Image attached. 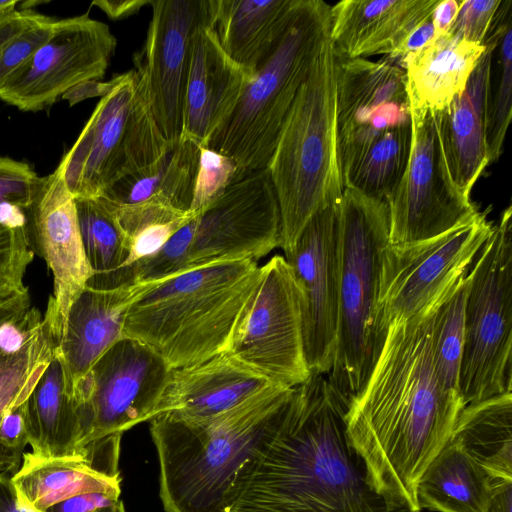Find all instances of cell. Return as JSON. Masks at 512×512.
I'll list each match as a JSON object with an SVG mask.
<instances>
[{
    "label": "cell",
    "mask_w": 512,
    "mask_h": 512,
    "mask_svg": "<svg viewBox=\"0 0 512 512\" xmlns=\"http://www.w3.org/2000/svg\"><path fill=\"white\" fill-rule=\"evenodd\" d=\"M30 305L28 290L0 301V326L9 320L22 317L30 309Z\"/></svg>",
    "instance_id": "50"
},
{
    "label": "cell",
    "mask_w": 512,
    "mask_h": 512,
    "mask_svg": "<svg viewBox=\"0 0 512 512\" xmlns=\"http://www.w3.org/2000/svg\"><path fill=\"white\" fill-rule=\"evenodd\" d=\"M56 342L42 319L15 353L0 352V424L7 412L25 402L49 366ZM0 473H8L0 455Z\"/></svg>",
    "instance_id": "34"
},
{
    "label": "cell",
    "mask_w": 512,
    "mask_h": 512,
    "mask_svg": "<svg viewBox=\"0 0 512 512\" xmlns=\"http://www.w3.org/2000/svg\"><path fill=\"white\" fill-rule=\"evenodd\" d=\"M487 512H512V481H497Z\"/></svg>",
    "instance_id": "52"
},
{
    "label": "cell",
    "mask_w": 512,
    "mask_h": 512,
    "mask_svg": "<svg viewBox=\"0 0 512 512\" xmlns=\"http://www.w3.org/2000/svg\"><path fill=\"white\" fill-rule=\"evenodd\" d=\"M24 227H12L0 218V301L24 292V275L32 262Z\"/></svg>",
    "instance_id": "37"
},
{
    "label": "cell",
    "mask_w": 512,
    "mask_h": 512,
    "mask_svg": "<svg viewBox=\"0 0 512 512\" xmlns=\"http://www.w3.org/2000/svg\"><path fill=\"white\" fill-rule=\"evenodd\" d=\"M117 46L104 22L88 13L57 20L53 33L0 88V99L22 111L51 106L72 87L101 80Z\"/></svg>",
    "instance_id": "15"
},
{
    "label": "cell",
    "mask_w": 512,
    "mask_h": 512,
    "mask_svg": "<svg viewBox=\"0 0 512 512\" xmlns=\"http://www.w3.org/2000/svg\"><path fill=\"white\" fill-rule=\"evenodd\" d=\"M120 500L106 493H85L57 503L45 512H97L99 509L112 505Z\"/></svg>",
    "instance_id": "45"
},
{
    "label": "cell",
    "mask_w": 512,
    "mask_h": 512,
    "mask_svg": "<svg viewBox=\"0 0 512 512\" xmlns=\"http://www.w3.org/2000/svg\"><path fill=\"white\" fill-rule=\"evenodd\" d=\"M411 148L406 169L387 198L389 243L441 235L480 211L453 183L443 154L436 113L410 106Z\"/></svg>",
    "instance_id": "13"
},
{
    "label": "cell",
    "mask_w": 512,
    "mask_h": 512,
    "mask_svg": "<svg viewBox=\"0 0 512 512\" xmlns=\"http://www.w3.org/2000/svg\"><path fill=\"white\" fill-rule=\"evenodd\" d=\"M28 245L42 257L53 275L44 321L57 338L74 299L86 287L92 270L85 256L75 198L68 190L61 167L41 177L29 206L23 209Z\"/></svg>",
    "instance_id": "18"
},
{
    "label": "cell",
    "mask_w": 512,
    "mask_h": 512,
    "mask_svg": "<svg viewBox=\"0 0 512 512\" xmlns=\"http://www.w3.org/2000/svg\"><path fill=\"white\" fill-rule=\"evenodd\" d=\"M144 282L108 290L85 287L71 304L55 339V355L64 375L65 390L73 400L78 383L114 343L123 338L128 308Z\"/></svg>",
    "instance_id": "21"
},
{
    "label": "cell",
    "mask_w": 512,
    "mask_h": 512,
    "mask_svg": "<svg viewBox=\"0 0 512 512\" xmlns=\"http://www.w3.org/2000/svg\"><path fill=\"white\" fill-rule=\"evenodd\" d=\"M336 58L337 131L343 177L386 134L411 125V113L405 72L399 66L386 58Z\"/></svg>",
    "instance_id": "17"
},
{
    "label": "cell",
    "mask_w": 512,
    "mask_h": 512,
    "mask_svg": "<svg viewBox=\"0 0 512 512\" xmlns=\"http://www.w3.org/2000/svg\"><path fill=\"white\" fill-rule=\"evenodd\" d=\"M299 0H213V27L224 52L251 74L268 59Z\"/></svg>",
    "instance_id": "25"
},
{
    "label": "cell",
    "mask_w": 512,
    "mask_h": 512,
    "mask_svg": "<svg viewBox=\"0 0 512 512\" xmlns=\"http://www.w3.org/2000/svg\"><path fill=\"white\" fill-rule=\"evenodd\" d=\"M496 482L449 439L418 481L417 504L436 512H487Z\"/></svg>",
    "instance_id": "27"
},
{
    "label": "cell",
    "mask_w": 512,
    "mask_h": 512,
    "mask_svg": "<svg viewBox=\"0 0 512 512\" xmlns=\"http://www.w3.org/2000/svg\"><path fill=\"white\" fill-rule=\"evenodd\" d=\"M330 7L322 0L298 1L279 43L207 141L205 147L232 159L235 181L267 168L298 91L329 37Z\"/></svg>",
    "instance_id": "6"
},
{
    "label": "cell",
    "mask_w": 512,
    "mask_h": 512,
    "mask_svg": "<svg viewBox=\"0 0 512 512\" xmlns=\"http://www.w3.org/2000/svg\"><path fill=\"white\" fill-rule=\"evenodd\" d=\"M338 212V326L327 376L349 404L363 389L383 346L376 308L382 252L389 244V207L386 200L344 188Z\"/></svg>",
    "instance_id": "7"
},
{
    "label": "cell",
    "mask_w": 512,
    "mask_h": 512,
    "mask_svg": "<svg viewBox=\"0 0 512 512\" xmlns=\"http://www.w3.org/2000/svg\"><path fill=\"white\" fill-rule=\"evenodd\" d=\"M0 512H34L19 503L11 478L6 473H0Z\"/></svg>",
    "instance_id": "51"
},
{
    "label": "cell",
    "mask_w": 512,
    "mask_h": 512,
    "mask_svg": "<svg viewBox=\"0 0 512 512\" xmlns=\"http://www.w3.org/2000/svg\"><path fill=\"white\" fill-rule=\"evenodd\" d=\"M56 21L44 15L0 51V88L5 80L49 39Z\"/></svg>",
    "instance_id": "39"
},
{
    "label": "cell",
    "mask_w": 512,
    "mask_h": 512,
    "mask_svg": "<svg viewBox=\"0 0 512 512\" xmlns=\"http://www.w3.org/2000/svg\"><path fill=\"white\" fill-rule=\"evenodd\" d=\"M171 372L157 353L133 338L123 337L104 352L73 394L81 456L153 419Z\"/></svg>",
    "instance_id": "12"
},
{
    "label": "cell",
    "mask_w": 512,
    "mask_h": 512,
    "mask_svg": "<svg viewBox=\"0 0 512 512\" xmlns=\"http://www.w3.org/2000/svg\"><path fill=\"white\" fill-rule=\"evenodd\" d=\"M272 385L276 384L223 353L200 364L172 369L156 416L167 414L189 421L207 419Z\"/></svg>",
    "instance_id": "22"
},
{
    "label": "cell",
    "mask_w": 512,
    "mask_h": 512,
    "mask_svg": "<svg viewBox=\"0 0 512 512\" xmlns=\"http://www.w3.org/2000/svg\"><path fill=\"white\" fill-rule=\"evenodd\" d=\"M26 407L30 453L34 457H82L75 403L66 393L63 369L55 351L49 366L26 400Z\"/></svg>",
    "instance_id": "28"
},
{
    "label": "cell",
    "mask_w": 512,
    "mask_h": 512,
    "mask_svg": "<svg viewBox=\"0 0 512 512\" xmlns=\"http://www.w3.org/2000/svg\"><path fill=\"white\" fill-rule=\"evenodd\" d=\"M436 116L450 177L457 189L470 197L476 181L490 164L484 117L465 92Z\"/></svg>",
    "instance_id": "32"
},
{
    "label": "cell",
    "mask_w": 512,
    "mask_h": 512,
    "mask_svg": "<svg viewBox=\"0 0 512 512\" xmlns=\"http://www.w3.org/2000/svg\"><path fill=\"white\" fill-rule=\"evenodd\" d=\"M347 408L326 374L294 387L239 473L231 512H420L391 504L372 486L348 441Z\"/></svg>",
    "instance_id": "2"
},
{
    "label": "cell",
    "mask_w": 512,
    "mask_h": 512,
    "mask_svg": "<svg viewBox=\"0 0 512 512\" xmlns=\"http://www.w3.org/2000/svg\"><path fill=\"white\" fill-rule=\"evenodd\" d=\"M18 3L17 0L0 1V16L17 10Z\"/></svg>",
    "instance_id": "53"
},
{
    "label": "cell",
    "mask_w": 512,
    "mask_h": 512,
    "mask_svg": "<svg viewBox=\"0 0 512 512\" xmlns=\"http://www.w3.org/2000/svg\"><path fill=\"white\" fill-rule=\"evenodd\" d=\"M501 2V0H463L449 32L469 42L483 45Z\"/></svg>",
    "instance_id": "42"
},
{
    "label": "cell",
    "mask_w": 512,
    "mask_h": 512,
    "mask_svg": "<svg viewBox=\"0 0 512 512\" xmlns=\"http://www.w3.org/2000/svg\"><path fill=\"white\" fill-rule=\"evenodd\" d=\"M151 0H96L92 5L101 9L110 19L122 20L133 16Z\"/></svg>",
    "instance_id": "47"
},
{
    "label": "cell",
    "mask_w": 512,
    "mask_h": 512,
    "mask_svg": "<svg viewBox=\"0 0 512 512\" xmlns=\"http://www.w3.org/2000/svg\"><path fill=\"white\" fill-rule=\"evenodd\" d=\"M437 37L434 25L429 16L427 19L417 25L398 46V48L385 58L399 66L400 62L409 54L414 53Z\"/></svg>",
    "instance_id": "44"
},
{
    "label": "cell",
    "mask_w": 512,
    "mask_h": 512,
    "mask_svg": "<svg viewBox=\"0 0 512 512\" xmlns=\"http://www.w3.org/2000/svg\"><path fill=\"white\" fill-rule=\"evenodd\" d=\"M492 230L486 213L479 212L473 220L436 237L389 243L383 249L376 308L382 344L392 321L426 312L467 275Z\"/></svg>",
    "instance_id": "11"
},
{
    "label": "cell",
    "mask_w": 512,
    "mask_h": 512,
    "mask_svg": "<svg viewBox=\"0 0 512 512\" xmlns=\"http://www.w3.org/2000/svg\"><path fill=\"white\" fill-rule=\"evenodd\" d=\"M485 46L447 32L399 64L405 72L410 106L439 113L462 95Z\"/></svg>",
    "instance_id": "24"
},
{
    "label": "cell",
    "mask_w": 512,
    "mask_h": 512,
    "mask_svg": "<svg viewBox=\"0 0 512 512\" xmlns=\"http://www.w3.org/2000/svg\"><path fill=\"white\" fill-rule=\"evenodd\" d=\"M200 147L197 141L182 137L155 165L120 180L101 197L116 205L157 201L178 210L189 211Z\"/></svg>",
    "instance_id": "30"
},
{
    "label": "cell",
    "mask_w": 512,
    "mask_h": 512,
    "mask_svg": "<svg viewBox=\"0 0 512 512\" xmlns=\"http://www.w3.org/2000/svg\"><path fill=\"white\" fill-rule=\"evenodd\" d=\"M10 478L19 503L34 512L80 494H121V475L106 474L83 457L40 459L26 452Z\"/></svg>",
    "instance_id": "26"
},
{
    "label": "cell",
    "mask_w": 512,
    "mask_h": 512,
    "mask_svg": "<svg viewBox=\"0 0 512 512\" xmlns=\"http://www.w3.org/2000/svg\"><path fill=\"white\" fill-rule=\"evenodd\" d=\"M467 288L466 275L437 307L433 329L432 356L435 372L447 390L458 394Z\"/></svg>",
    "instance_id": "35"
},
{
    "label": "cell",
    "mask_w": 512,
    "mask_h": 512,
    "mask_svg": "<svg viewBox=\"0 0 512 512\" xmlns=\"http://www.w3.org/2000/svg\"><path fill=\"white\" fill-rule=\"evenodd\" d=\"M440 0H343L330 7L329 38L336 57L394 52L431 16Z\"/></svg>",
    "instance_id": "23"
},
{
    "label": "cell",
    "mask_w": 512,
    "mask_h": 512,
    "mask_svg": "<svg viewBox=\"0 0 512 512\" xmlns=\"http://www.w3.org/2000/svg\"><path fill=\"white\" fill-rule=\"evenodd\" d=\"M459 390L465 405L512 388V208L500 216L467 274Z\"/></svg>",
    "instance_id": "10"
},
{
    "label": "cell",
    "mask_w": 512,
    "mask_h": 512,
    "mask_svg": "<svg viewBox=\"0 0 512 512\" xmlns=\"http://www.w3.org/2000/svg\"><path fill=\"white\" fill-rule=\"evenodd\" d=\"M281 243L278 199L268 169L233 182L155 255L130 268L147 282L223 261L258 259Z\"/></svg>",
    "instance_id": "8"
},
{
    "label": "cell",
    "mask_w": 512,
    "mask_h": 512,
    "mask_svg": "<svg viewBox=\"0 0 512 512\" xmlns=\"http://www.w3.org/2000/svg\"><path fill=\"white\" fill-rule=\"evenodd\" d=\"M29 444L26 401L5 414L0 424V455L8 473H15Z\"/></svg>",
    "instance_id": "41"
},
{
    "label": "cell",
    "mask_w": 512,
    "mask_h": 512,
    "mask_svg": "<svg viewBox=\"0 0 512 512\" xmlns=\"http://www.w3.org/2000/svg\"><path fill=\"white\" fill-rule=\"evenodd\" d=\"M43 319L36 308H30L22 317L0 326V352L15 353L25 343L30 331Z\"/></svg>",
    "instance_id": "43"
},
{
    "label": "cell",
    "mask_w": 512,
    "mask_h": 512,
    "mask_svg": "<svg viewBox=\"0 0 512 512\" xmlns=\"http://www.w3.org/2000/svg\"><path fill=\"white\" fill-rule=\"evenodd\" d=\"M113 86V79L107 82L101 80H92L82 82L62 95V99L69 102L71 106L89 98L105 96Z\"/></svg>",
    "instance_id": "48"
},
{
    "label": "cell",
    "mask_w": 512,
    "mask_h": 512,
    "mask_svg": "<svg viewBox=\"0 0 512 512\" xmlns=\"http://www.w3.org/2000/svg\"><path fill=\"white\" fill-rule=\"evenodd\" d=\"M152 17L135 70L148 84L153 112L165 139L175 145L182 133V104L193 32L213 24V0H151Z\"/></svg>",
    "instance_id": "19"
},
{
    "label": "cell",
    "mask_w": 512,
    "mask_h": 512,
    "mask_svg": "<svg viewBox=\"0 0 512 512\" xmlns=\"http://www.w3.org/2000/svg\"><path fill=\"white\" fill-rule=\"evenodd\" d=\"M43 16L29 9H17L0 16V51L16 36L38 22Z\"/></svg>",
    "instance_id": "46"
},
{
    "label": "cell",
    "mask_w": 512,
    "mask_h": 512,
    "mask_svg": "<svg viewBox=\"0 0 512 512\" xmlns=\"http://www.w3.org/2000/svg\"><path fill=\"white\" fill-rule=\"evenodd\" d=\"M77 219L92 276L86 287L108 290L134 283L125 270L128 248L115 217L114 204L104 197L75 198Z\"/></svg>",
    "instance_id": "31"
},
{
    "label": "cell",
    "mask_w": 512,
    "mask_h": 512,
    "mask_svg": "<svg viewBox=\"0 0 512 512\" xmlns=\"http://www.w3.org/2000/svg\"><path fill=\"white\" fill-rule=\"evenodd\" d=\"M293 388L272 385L203 420L167 414L151 419L164 511L231 512L237 477L276 425Z\"/></svg>",
    "instance_id": "3"
},
{
    "label": "cell",
    "mask_w": 512,
    "mask_h": 512,
    "mask_svg": "<svg viewBox=\"0 0 512 512\" xmlns=\"http://www.w3.org/2000/svg\"><path fill=\"white\" fill-rule=\"evenodd\" d=\"M338 202L318 211L284 253L299 292L308 368L326 375L333 365L338 326Z\"/></svg>",
    "instance_id": "16"
},
{
    "label": "cell",
    "mask_w": 512,
    "mask_h": 512,
    "mask_svg": "<svg viewBox=\"0 0 512 512\" xmlns=\"http://www.w3.org/2000/svg\"><path fill=\"white\" fill-rule=\"evenodd\" d=\"M40 179L27 163L0 157V206L27 208L35 196Z\"/></svg>",
    "instance_id": "40"
},
{
    "label": "cell",
    "mask_w": 512,
    "mask_h": 512,
    "mask_svg": "<svg viewBox=\"0 0 512 512\" xmlns=\"http://www.w3.org/2000/svg\"><path fill=\"white\" fill-rule=\"evenodd\" d=\"M97 512H126V509L123 501L120 499L112 505L99 509Z\"/></svg>",
    "instance_id": "54"
},
{
    "label": "cell",
    "mask_w": 512,
    "mask_h": 512,
    "mask_svg": "<svg viewBox=\"0 0 512 512\" xmlns=\"http://www.w3.org/2000/svg\"><path fill=\"white\" fill-rule=\"evenodd\" d=\"M226 353L276 385L293 388L309 378L299 292L284 256L274 255L261 266Z\"/></svg>",
    "instance_id": "14"
},
{
    "label": "cell",
    "mask_w": 512,
    "mask_h": 512,
    "mask_svg": "<svg viewBox=\"0 0 512 512\" xmlns=\"http://www.w3.org/2000/svg\"><path fill=\"white\" fill-rule=\"evenodd\" d=\"M253 76L224 52L212 23L197 27L190 41L181 138L205 146L231 115Z\"/></svg>",
    "instance_id": "20"
},
{
    "label": "cell",
    "mask_w": 512,
    "mask_h": 512,
    "mask_svg": "<svg viewBox=\"0 0 512 512\" xmlns=\"http://www.w3.org/2000/svg\"><path fill=\"white\" fill-rule=\"evenodd\" d=\"M450 439L494 481H512V392L466 405Z\"/></svg>",
    "instance_id": "29"
},
{
    "label": "cell",
    "mask_w": 512,
    "mask_h": 512,
    "mask_svg": "<svg viewBox=\"0 0 512 512\" xmlns=\"http://www.w3.org/2000/svg\"><path fill=\"white\" fill-rule=\"evenodd\" d=\"M337 58L328 37L282 126L267 166L278 199L284 253L344 185L337 131Z\"/></svg>",
    "instance_id": "5"
},
{
    "label": "cell",
    "mask_w": 512,
    "mask_h": 512,
    "mask_svg": "<svg viewBox=\"0 0 512 512\" xmlns=\"http://www.w3.org/2000/svg\"><path fill=\"white\" fill-rule=\"evenodd\" d=\"M463 0H440L431 14L437 36L449 32Z\"/></svg>",
    "instance_id": "49"
},
{
    "label": "cell",
    "mask_w": 512,
    "mask_h": 512,
    "mask_svg": "<svg viewBox=\"0 0 512 512\" xmlns=\"http://www.w3.org/2000/svg\"><path fill=\"white\" fill-rule=\"evenodd\" d=\"M260 278L257 261L240 259L144 282L123 337L147 345L172 369L226 353Z\"/></svg>",
    "instance_id": "4"
},
{
    "label": "cell",
    "mask_w": 512,
    "mask_h": 512,
    "mask_svg": "<svg viewBox=\"0 0 512 512\" xmlns=\"http://www.w3.org/2000/svg\"><path fill=\"white\" fill-rule=\"evenodd\" d=\"M447 295L422 314L391 322L371 374L345 415L348 441L372 486L391 504L414 510H420L418 481L466 406L441 384L433 364L435 313Z\"/></svg>",
    "instance_id": "1"
},
{
    "label": "cell",
    "mask_w": 512,
    "mask_h": 512,
    "mask_svg": "<svg viewBox=\"0 0 512 512\" xmlns=\"http://www.w3.org/2000/svg\"><path fill=\"white\" fill-rule=\"evenodd\" d=\"M114 212L126 240L129 255L125 270L131 279L129 269L158 253L195 215L157 201L130 205L114 204Z\"/></svg>",
    "instance_id": "33"
},
{
    "label": "cell",
    "mask_w": 512,
    "mask_h": 512,
    "mask_svg": "<svg viewBox=\"0 0 512 512\" xmlns=\"http://www.w3.org/2000/svg\"><path fill=\"white\" fill-rule=\"evenodd\" d=\"M112 79L58 164L74 198L103 196L120 180L155 165L172 146L157 124L144 76L132 69Z\"/></svg>",
    "instance_id": "9"
},
{
    "label": "cell",
    "mask_w": 512,
    "mask_h": 512,
    "mask_svg": "<svg viewBox=\"0 0 512 512\" xmlns=\"http://www.w3.org/2000/svg\"><path fill=\"white\" fill-rule=\"evenodd\" d=\"M232 159L205 146L200 147L198 169L189 212L198 214L216 201L235 181Z\"/></svg>",
    "instance_id": "38"
},
{
    "label": "cell",
    "mask_w": 512,
    "mask_h": 512,
    "mask_svg": "<svg viewBox=\"0 0 512 512\" xmlns=\"http://www.w3.org/2000/svg\"><path fill=\"white\" fill-rule=\"evenodd\" d=\"M511 26V22L506 25L495 47L497 52L495 71L492 70L491 63L489 69L484 119L489 163L497 161L502 154L504 139L512 114Z\"/></svg>",
    "instance_id": "36"
}]
</instances>
